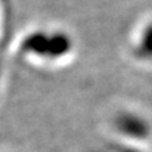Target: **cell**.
Wrapping results in <instances>:
<instances>
[{
	"mask_svg": "<svg viewBox=\"0 0 152 152\" xmlns=\"http://www.w3.org/2000/svg\"><path fill=\"white\" fill-rule=\"evenodd\" d=\"M134 55L138 59L152 64V21L145 23L134 41Z\"/></svg>",
	"mask_w": 152,
	"mask_h": 152,
	"instance_id": "2",
	"label": "cell"
},
{
	"mask_svg": "<svg viewBox=\"0 0 152 152\" xmlns=\"http://www.w3.org/2000/svg\"><path fill=\"white\" fill-rule=\"evenodd\" d=\"M114 127L123 137L145 140L149 135V124L144 117L134 113H121L114 120Z\"/></svg>",
	"mask_w": 152,
	"mask_h": 152,
	"instance_id": "1",
	"label": "cell"
}]
</instances>
